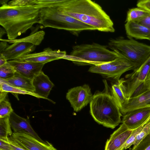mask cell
I'll list each match as a JSON object with an SVG mask.
<instances>
[{"mask_svg":"<svg viewBox=\"0 0 150 150\" xmlns=\"http://www.w3.org/2000/svg\"><path fill=\"white\" fill-rule=\"evenodd\" d=\"M45 7L55 8L63 13L105 32L115 31L110 17L98 4L90 0H45Z\"/></svg>","mask_w":150,"mask_h":150,"instance_id":"1","label":"cell"},{"mask_svg":"<svg viewBox=\"0 0 150 150\" xmlns=\"http://www.w3.org/2000/svg\"><path fill=\"white\" fill-rule=\"evenodd\" d=\"M40 8L34 5L0 7V24L6 30L8 39H16L35 23H38Z\"/></svg>","mask_w":150,"mask_h":150,"instance_id":"2","label":"cell"},{"mask_svg":"<svg viewBox=\"0 0 150 150\" xmlns=\"http://www.w3.org/2000/svg\"><path fill=\"white\" fill-rule=\"evenodd\" d=\"M105 91H97L90 103V112L94 120L104 127L113 129L121 122L122 114L107 84Z\"/></svg>","mask_w":150,"mask_h":150,"instance_id":"3","label":"cell"},{"mask_svg":"<svg viewBox=\"0 0 150 150\" xmlns=\"http://www.w3.org/2000/svg\"><path fill=\"white\" fill-rule=\"evenodd\" d=\"M119 55L117 52L108 49L107 45L93 43L73 46L70 54H66L63 59L79 65L93 66L111 62Z\"/></svg>","mask_w":150,"mask_h":150,"instance_id":"4","label":"cell"},{"mask_svg":"<svg viewBox=\"0 0 150 150\" xmlns=\"http://www.w3.org/2000/svg\"><path fill=\"white\" fill-rule=\"evenodd\" d=\"M38 23L44 28L64 30L77 36L81 32L96 30L94 27L64 14L53 7L40 8Z\"/></svg>","mask_w":150,"mask_h":150,"instance_id":"5","label":"cell"},{"mask_svg":"<svg viewBox=\"0 0 150 150\" xmlns=\"http://www.w3.org/2000/svg\"><path fill=\"white\" fill-rule=\"evenodd\" d=\"M107 46L108 48L134 64L136 68L141 66L150 56V45L132 38L112 39L109 40Z\"/></svg>","mask_w":150,"mask_h":150,"instance_id":"6","label":"cell"},{"mask_svg":"<svg viewBox=\"0 0 150 150\" xmlns=\"http://www.w3.org/2000/svg\"><path fill=\"white\" fill-rule=\"evenodd\" d=\"M136 68L135 65L120 54L111 62L98 65L92 66L89 72L97 73L115 81L119 80L121 76L126 71Z\"/></svg>","mask_w":150,"mask_h":150,"instance_id":"7","label":"cell"},{"mask_svg":"<svg viewBox=\"0 0 150 150\" xmlns=\"http://www.w3.org/2000/svg\"><path fill=\"white\" fill-rule=\"evenodd\" d=\"M150 69V56L139 67L125 76L124 83L126 98L132 97L144 83Z\"/></svg>","mask_w":150,"mask_h":150,"instance_id":"8","label":"cell"},{"mask_svg":"<svg viewBox=\"0 0 150 150\" xmlns=\"http://www.w3.org/2000/svg\"><path fill=\"white\" fill-rule=\"evenodd\" d=\"M93 96L89 86L85 84L69 90L66 98L74 111L78 112L90 103Z\"/></svg>","mask_w":150,"mask_h":150,"instance_id":"9","label":"cell"},{"mask_svg":"<svg viewBox=\"0 0 150 150\" xmlns=\"http://www.w3.org/2000/svg\"><path fill=\"white\" fill-rule=\"evenodd\" d=\"M9 137L18 146L25 150H57L47 141H40L29 134L13 132Z\"/></svg>","mask_w":150,"mask_h":150,"instance_id":"10","label":"cell"},{"mask_svg":"<svg viewBox=\"0 0 150 150\" xmlns=\"http://www.w3.org/2000/svg\"><path fill=\"white\" fill-rule=\"evenodd\" d=\"M66 54L65 51H61L60 50H53L48 47L45 49L42 52L28 54L15 60L45 64L53 60L63 59Z\"/></svg>","mask_w":150,"mask_h":150,"instance_id":"11","label":"cell"},{"mask_svg":"<svg viewBox=\"0 0 150 150\" xmlns=\"http://www.w3.org/2000/svg\"><path fill=\"white\" fill-rule=\"evenodd\" d=\"M150 117V106L130 111L124 115L121 122L130 129L133 130L142 125Z\"/></svg>","mask_w":150,"mask_h":150,"instance_id":"12","label":"cell"},{"mask_svg":"<svg viewBox=\"0 0 150 150\" xmlns=\"http://www.w3.org/2000/svg\"><path fill=\"white\" fill-rule=\"evenodd\" d=\"M20 75L33 80L42 71L45 64L13 60L8 61Z\"/></svg>","mask_w":150,"mask_h":150,"instance_id":"13","label":"cell"},{"mask_svg":"<svg viewBox=\"0 0 150 150\" xmlns=\"http://www.w3.org/2000/svg\"><path fill=\"white\" fill-rule=\"evenodd\" d=\"M132 131L122 123L107 141L104 150H118L130 136Z\"/></svg>","mask_w":150,"mask_h":150,"instance_id":"14","label":"cell"},{"mask_svg":"<svg viewBox=\"0 0 150 150\" xmlns=\"http://www.w3.org/2000/svg\"><path fill=\"white\" fill-rule=\"evenodd\" d=\"M9 120L13 132L29 134L40 141H44L33 129L28 118L22 117L13 111L9 116Z\"/></svg>","mask_w":150,"mask_h":150,"instance_id":"15","label":"cell"},{"mask_svg":"<svg viewBox=\"0 0 150 150\" xmlns=\"http://www.w3.org/2000/svg\"><path fill=\"white\" fill-rule=\"evenodd\" d=\"M35 45L30 43L17 42L9 46L2 54L8 61L15 60L20 57L30 53L35 50Z\"/></svg>","mask_w":150,"mask_h":150,"instance_id":"16","label":"cell"},{"mask_svg":"<svg viewBox=\"0 0 150 150\" xmlns=\"http://www.w3.org/2000/svg\"><path fill=\"white\" fill-rule=\"evenodd\" d=\"M149 106H150V89L127 99L120 111L122 114L125 115L131 110Z\"/></svg>","mask_w":150,"mask_h":150,"instance_id":"17","label":"cell"},{"mask_svg":"<svg viewBox=\"0 0 150 150\" xmlns=\"http://www.w3.org/2000/svg\"><path fill=\"white\" fill-rule=\"evenodd\" d=\"M35 90L34 93L42 98L53 102L48 98L50 92L54 84L47 76L42 71L33 80Z\"/></svg>","mask_w":150,"mask_h":150,"instance_id":"18","label":"cell"},{"mask_svg":"<svg viewBox=\"0 0 150 150\" xmlns=\"http://www.w3.org/2000/svg\"><path fill=\"white\" fill-rule=\"evenodd\" d=\"M125 29L129 38L146 39L150 41V30L134 21L126 22Z\"/></svg>","mask_w":150,"mask_h":150,"instance_id":"19","label":"cell"},{"mask_svg":"<svg viewBox=\"0 0 150 150\" xmlns=\"http://www.w3.org/2000/svg\"><path fill=\"white\" fill-rule=\"evenodd\" d=\"M125 79L121 78L115 81L112 85L111 93L120 111L126 103L127 98L125 94Z\"/></svg>","mask_w":150,"mask_h":150,"instance_id":"20","label":"cell"},{"mask_svg":"<svg viewBox=\"0 0 150 150\" xmlns=\"http://www.w3.org/2000/svg\"><path fill=\"white\" fill-rule=\"evenodd\" d=\"M4 80L15 87L34 93L35 89L33 84V80L25 77L16 72L13 77Z\"/></svg>","mask_w":150,"mask_h":150,"instance_id":"21","label":"cell"},{"mask_svg":"<svg viewBox=\"0 0 150 150\" xmlns=\"http://www.w3.org/2000/svg\"><path fill=\"white\" fill-rule=\"evenodd\" d=\"M45 33L41 30L34 33L28 36L19 39L13 40L0 39V41L6 42L10 43L17 42H23L30 43L35 46L40 45L44 38Z\"/></svg>","mask_w":150,"mask_h":150,"instance_id":"22","label":"cell"},{"mask_svg":"<svg viewBox=\"0 0 150 150\" xmlns=\"http://www.w3.org/2000/svg\"><path fill=\"white\" fill-rule=\"evenodd\" d=\"M0 91H5L8 93L30 95L38 98H42L35 93L24 90L8 83L4 80L0 79Z\"/></svg>","mask_w":150,"mask_h":150,"instance_id":"23","label":"cell"},{"mask_svg":"<svg viewBox=\"0 0 150 150\" xmlns=\"http://www.w3.org/2000/svg\"><path fill=\"white\" fill-rule=\"evenodd\" d=\"M150 12L148 11L139 7L129 9L127 13L125 22H136L147 16Z\"/></svg>","mask_w":150,"mask_h":150,"instance_id":"24","label":"cell"},{"mask_svg":"<svg viewBox=\"0 0 150 150\" xmlns=\"http://www.w3.org/2000/svg\"><path fill=\"white\" fill-rule=\"evenodd\" d=\"M13 133L9 116L0 118V139H6L11 136Z\"/></svg>","mask_w":150,"mask_h":150,"instance_id":"25","label":"cell"},{"mask_svg":"<svg viewBox=\"0 0 150 150\" xmlns=\"http://www.w3.org/2000/svg\"><path fill=\"white\" fill-rule=\"evenodd\" d=\"M150 119V117L142 125L137 128L133 130L132 134L130 136L124 144L118 150H124L126 149L129 148L131 146L133 145L135 141L136 137L140 132L144 126L148 122Z\"/></svg>","mask_w":150,"mask_h":150,"instance_id":"26","label":"cell"},{"mask_svg":"<svg viewBox=\"0 0 150 150\" xmlns=\"http://www.w3.org/2000/svg\"><path fill=\"white\" fill-rule=\"evenodd\" d=\"M16 72L13 67L8 62L0 67V79L6 80L13 77Z\"/></svg>","mask_w":150,"mask_h":150,"instance_id":"27","label":"cell"},{"mask_svg":"<svg viewBox=\"0 0 150 150\" xmlns=\"http://www.w3.org/2000/svg\"><path fill=\"white\" fill-rule=\"evenodd\" d=\"M13 111L10 103L6 99L0 101V118L9 116Z\"/></svg>","mask_w":150,"mask_h":150,"instance_id":"28","label":"cell"},{"mask_svg":"<svg viewBox=\"0 0 150 150\" xmlns=\"http://www.w3.org/2000/svg\"><path fill=\"white\" fill-rule=\"evenodd\" d=\"M150 133V119L143 127L140 132L136 137L133 144L135 146L142 139Z\"/></svg>","mask_w":150,"mask_h":150,"instance_id":"29","label":"cell"},{"mask_svg":"<svg viewBox=\"0 0 150 150\" xmlns=\"http://www.w3.org/2000/svg\"><path fill=\"white\" fill-rule=\"evenodd\" d=\"M131 150H150V133Z\"/></svg>","mask_w":150,"mask_h":150,"instance_id":"30","label":"cell"},{"mask_svg":"<svg viewBox=\"0 0 150 150\" xmlns=\"http://www.w3.org/2000/svg\"><path fill=\"white\" fill-rule=\"evenodd\" d=\"M35 0H14L9 2L8 4L11 6L22 7L34 5Z\"/></svg>","mask_w":150,"mask_h":150,"instance_id":"31","label":"cell"},{"mask_svg":"<svg viewBox=\"0 0 150 150\" xmlns=\"http://www.w3.org/2000/svg\"><path fill=\"white\" fill-rule=\"evenodd\" d=\"M139 93L146 90L150 89V69L144 84L139 88Z\"/></svg>","mask_w":150,"mask_h":150,"instance_id":"32","label":"cell"},{"mask_svg":"<svg viewBox=\"0 0 150 150\" xmlns=\"http://www.w3.org/2000/svg\"><path fill=\"white\" fill-rule=\"evenodd\" d=\"M135 22L144 26L150 30V12L143 18Z\"/></svg>","mask_w":150,"mask_h":150,"instance_id":"33","label":"cell"},{"mask_svg":"<svg viewBox=\"0 0 150 150\" xmlns=\"http://www.w3.org/2000/svg\"><path fill=\"white\" fill-rule=\"evenodd\" d=\"M137 7L150 11V0H140L137 4Z\"/></svg>","mask_w":150,"mask_h":150,"instance_id":"34","label":"cell"},{"mask_svg":"<svg viewBox=\"0 0 150 150\" xmlns=\"http://www.w3.org/2000/svg\"><path fill=\"white\" fill-rule=\"evenodd\" d=\"M8 138L0 139V150H13L8 142Z\"/></svg>","mask_w":150,"mask_h":150,"instance_id":"35","label":"cell"},{"mask_svg":"<svg viewBox=\"0 0 150 150\" xmlns=\"http://www.w3.org/2000/svg\"><path fill=\"white\" fill-rule=\"evenodd\" d=\"M8 141L13 150H25L18 146L10 137H8Z\"/></svg>","mask_w":150,"mask_h":150,"instance_id":"36","label":"cell"},{"mask_svg":"<svg viewBox=\"0 0 150 150\" xmlns=\"http://www.w3.org/2000/svg\"><path fill=\"white\" fill-rule=\"evenodd\" d=\"M8 46L7 42L1 41L0 42V54H2Z\"/></svg>","mask_w":150,"mask_h":150,"instance_id":"37","label":"cell"},{"mask_svg":"<svg viewBox=\"0 0 150 150\" xmlns=\"http://www.w3.org/2000/svg\"><path fill=\"white\" fill-rule=\"evenodd\" d=\"M0 91V101H1L6 99V98L8 93L5 91Z\"/></svg>","mask_w":150,"mask_h":150,"instance_id":"38","label":"cell"},{"mask_svg":"<svg viewBox=\"0 0 150 150\" xmlns=\"http://www.w3.org/2000/svg\"><path fill=\"white\" fill-rule=\"evenodd\" d=\"M8 61L2 55H0V67L1 66L8 62Z\"/></svg>","mask_w":150,"mask_h":150,"instance_id":"39","label":"cell"},{"mask_svg":"<svg viewBox=\"0 0 150 150\" xmlns=\"http://www.w3.org/2000/svg\"><path fill=\"white\" fill-rule=\"evenodd\" d=\"M6 33L5 30L4 28H1L0 30V39H1L2 37Z\"/></svg>","mask_w":150,"mask_h":150,"instance_id":"40","label":"cell"},{"mask_svg":"<svg viewBox=\"0 0 150 150\" xmlns=\"http://www.w3.org/2000/svg\"><path fill=\"white\" fill-rule=\"evenodd\" d=\"M8 0H0V3L2 5L7 4L6 3Z\"/></svg>","mask_w":150,"mask_h":150,"instance_id":"41","label":"cell"},{"mask_svg":"<svg viewBox=\"0 0 150 150\" xmlns=\"http://www.w3.org/2000/svg\"></svg>","mask_w":150,"mask_h":150,"instance_id":"42","label":"cell"}]
</instances>
